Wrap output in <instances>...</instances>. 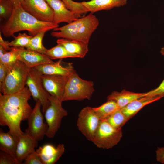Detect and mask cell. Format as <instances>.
<instances>
[{
    "instance_id": "1",
    "label": "cell",
    "mask_w": 164,
    "mask_h": 164,
    "mask_svg": "<svg viewBox=\"0 0 164 164\" xmlns=\"http://www.w3.org/2000/svg\"><path fill=\"white\" fill-rule=\"evenodd\" d=\"M32 96L27 87L13 94H0V124L8 126L17 142L24 133L20 124L27 119L32 109L28 103Z\"/></svg>"
},
{
    "instance_id": "2",
    "label": "cell",
    "mask_w": 164,
    "mask_h": 164,
    "mask_svg": "<svg viewBox=\"0 0 164 164\" xmlns=\"http://www.w3.org/2000/svg\"><path fill=\"white\" fill-rule=\"evenodd\" d=\"M59 27L53 22L40 21L26 12L21 5H15L13 12L6 22L0 26V30L6 37L13 36L15 33L28 32L34 36L38 33L47 32Z\"/></svg>"
},
{
    "instance_id": "3",
    "label": "cell",
    "mask_w": 164,
    "mask_h": 164,
    "mask_svg": "<svg viewBox=\"0 0 164 164\" xmlns=\"http://www.w3.org/2000/svg\"><path fill=\"white\" fill-rule=\"evenodd\" d=\"M99 24L97 18L90 13L63 26L54 29L51 35L53 37L77 41L88 44L91 35Z\"/></svg>"
},
{
    "instance_id": "4",
    "label": "cell",
    "mask_w": 164,
    "mask_h": 164,
    "mask_svg": "<svg viewBox=\"0 0 164 164\" xmlns=\"http://www.w3.org/2000/svg\"><path fill=\"white\" fill-rule=\"evenodd\" d=\"M94 91V82L82 79L74 69L69 76L62 101L89 100Z\"/></svg>"
},
{
    "instance_id": "5",
    "label": "cell",
    "mask_w": 164,
    "mask_h": 164,
    "mask_svg": "<svg viewBox=\"0 0 164 164\" xmlns=\"http://www.w3.org/2000/svg\"><path fill=\"white\" fill-rule=\"evenodd\" d=\"M29 68L25 64L18 60L9 70L4 82L0 87L4 94L18 92L25 87Z\"/></svg>"
},
{
    "instance_id": "6",
    "label": "cell",
    "mask_w": 164,
    "mask_h": 164,
    "mask_svg": "<svg viewBox=\"0 0 164 164\" xmlns=\"http://www.w3.org/2000/svg\"><path fill=\"white\" fill-rule=\"evenodd\" d=\"M122 137L121 128H115L102 120L91 141L99 148L109 149L116 145Z\"/></svg>"
},
{
    "instance_id": "7",
    "label": "cell",
    "mask_w": 164,
    "mask_h": 164,
    "mask_svg": "<svg viewBox=\"0 0 164 164\" xmlns=\"http://www.w3.org/2000/svg\"><path fill=\"white\" fill-rule=\"evenodd\" d=\"M50 104L45 112V118L48 125L46 135L53 138L59 129L62 118L67 115L68 112L63 107L62 101L50 95Z\"/></svg>"
},
{
    "instance_id": "8",
    "label": "cell",
    "mask_w": 164,
    "mask_h": 164,
    "mask_svg": "<svg viewBox=\"0 0 164 164\" xmlns=\"http://www.w3.org/2000/svg\"><path fill=\"white\" fill-rule=\"evenodd\" d=\"M101 121L93 107L87 106L80 112L77 125L81 133L88 140L91 141Z\"/></svg>"
},
{
    "instance_id": "9",
    "label": "cell",
    "mask_w": 164,
    "mask_h": 164,
    "mask_svg": "<svg viewBox=\"0 0 164 164\" xmlns=\"http://www.w3.org/2000/svg\"><path fill=\"white\" fill-rule=\"evenodd\" d=\"M26 85L33 99L40 102L43 112L44 113L50 104V95L43 87L40 75L33 68L28 70Z\"/></svg>"
},
{
    "instance_id": "10",
    "label": "cell",
    "mask_w": 164,
    "mask_h": 164,
    "mask_svg": "<svg viewBox=\"0 0 164 164\" xmlns=\"http://www.w3.org/2000/svg\"><path fill=\"white\" fill-rule=\"evenodd\" d=\"M41 107L40 101H36L35 106L27 119L28 127L25 132L37 141L43 140L48 129V125L44 121L43 116L41 111Z\"/></svg>"
},
{
    "instance_id": "11",
    "label": "cell",
    "mask_w": 164,
    "mask_h": 164,
    "mask_svg": "<svg viewBox=\"0 0 164 164\" xmlns=\"http://www.w3.org/2000/svg\"><path fill=\"white\" fill-rule=\"evenodd\" d=\"M21 5L26 12L38 20L53 22L54 12L45 0H24Z\"/></svg>"
},
{
    "instance_id": "12",
    "label": "cell",
    "mask_w": 164,
    "mask_h": 164,
    "mask_svg": "<svg viewBox=\"0 0 164 164\" xmlns=\"http://www.w3.org/2000/svg\"><path fill=\"white\" fill-rule=\"evenodd\" d=\"M40 77L43 87L46 91L50 95L62 101L69 76L58 75H41Z\"/></svg>"
},
{
    "instance_id": "13",
    "label": "cell",
    "mask_w": 164,
    "mask_h": 164,
    "mask_svg": "<svg viewBox=\"0 0 164 164\" xmlns=\"http://www.w3.org/2000/svg\"><path fill=\"white\" fill-rule=\"evenodd\" d=\"M15 47L17 53L18 60L24 63L29 69L54 62L45 54L25 48Z\"/></svg>"
},
{
    "instance_id": "14",
    "label": "cell",
    "mask_w": 164,
    "mask_h": 164,
    "mask_svg": "<svg viewBox=\"0 0 164 164\" xmlns=\"http://www.w3.org/2000/svg\"><path fill=\"white\" fill-rule=\"evenodd\" d=\"M62 59L51 63L41 65L33 68L40 75H58L69 76L74 69L72 63L64 66Z\"/></svg>"
},
{
    "instance_id": "15",
    "label": "cell",
    "mask_w": 164,
    "mask_h": 164,
    "mask_svg": "<svg viewBox=\"0 0 164 164\" xmlns=\"http://www.w3.org/2000/svg\"><path fill=\"white\" fill-rule=\"evenodd\" d=\"M65 150L63 144L55 147L53 145L45 144L40 146L36 151L43 164H55L61 157Z\"/></svg>"
},
{
    "instance_id": "16",
    "label": "cell",
    "mask_w": 164,
    "mask_h": 164,
    "mask_svg": "<svg viewBox=\"0 0 164 164\" xmlns=\"http://www.w3.org/2000/svg\"><path fill=\"white\" fill-rule=\"evenodd\" d=\"M54 12L53 22L59 24L62 22L70 23L78 18L69 10L61 0H45Z\"/></svg>"
},
{
    "instance_id": "17",
    "label": "cell",
    "mask_w": 164,
    "mask_h": 164,
    "mask_svg": "<svg viewBox=\"0 0 164 164\" xmlns=\"http://www.w3.org/2000/svg\"><path fill=\"white\" fill-rule=\"evenodd\" d=\"M128 0H91L82 2L88 12L93 13L103 10H109L126 5Z\"/></svg>"
},
{
    "instance_id": "18",
    "label": "cell",
    "mask_w": 164,
    "mask_h": 164,
    "mask_svg": "<svg viewBox=\"0 0 164 164\" xmlns=\"http://www.w3.org/2000/svg\"><path fill=\"white\" fill-rule=\"evenodd\" d=\"M37 145V141L24 132L17 143L15 151L16 158L21 163L29 154L35 150Z\"/></svg>"
},
{
    "instance_id": "19",
    "label": "cell",
    "mask_w": 164,
    "mask_h": 164,
    "mask_svg": "<svg viewBox=\"0 0 164 164\" xmlns=\"http://www.w3.org/2000/svg\"><path fill=\"white\" fill-rule=\"evenodd\" d=\"M160 99V98L157 97L144 96L134 100L120 109L130 119L144 106Z\"/></svg>"
},
{
    "instance_id": "20",
    "label": "cell",
    "mask_w": 164,
    "mask_h": 164,
    "mask_svg": "<svg viewBox=\"0 0 164 164\" xmlns=\"http://www.w3.org/2000/svg\"><path fill=\"white\" fill-rule=\"evenodd\" d=\"M145 93H135L123 89L121 92L113 91L107 97V101L112 100L121 109L136 99L144 96Z\"/></svg>"
},
{
    "instance_id": "21",
    "label": "cell",
    "mask_w": 164,
    "mask_h": 164,
    "mask_svg": "<svg viewBox=\"0 0 164 164\" xmlns=\"http://www.w3.org/2000/svg\"><path fill=\"white\" fill-rule=\"evenodd\" d=\"M56 42L77 58H83L88 51V44L81 42L61 38L58 39Z\"/></svg>"
},
{
    "instance_id": "22",
    "label": "cell",
    "mask_w": 164,
    "mask_h": 164,
    "mask_svg": "<svg viewBox=\"0 0 164 164\" xmlns=\"http://www.w3.org/2000/svg\"><path fill=\"white\" fill-rule=\"evenodd\" d=\"M17 143V142L9 131L5 133L2 128H0L1 150L8 153L15 159L18 160L15 156V151Z\"/></svg>"
},
{
    "instance_id": "23",
    "label": "cell",
    "mask_w": 164,
    "mask_h": 164,
    "mask_svg": "<svg viewBox=\"0 0 164 164\" xmlns=\"http://www.w3.org/2000/svg\"><path fill=\"white\" fill-rule=\"evenodd\" d=\"M94 111L99 116L101 120L105 119L118 109L116 102L112 100H108L101 106L93 107Z\"/></svg>"
},
{
    "instance_id": "24",
    "label": "cell",
    "mask_w": 164,
    "mask_h": 164,
    "mask_svg": "<svg viewBox=\"0 0 164 164\" xmlns=\"http://www.w3.org/2000/svg\"><path fill=\"white\" fill-rule=\"evenodd\" d=\"M45 55L52 60L77 58L76 56L69 52L63 46L59 44L50 49H47Z\"/></svg>"
},
{
    "instance_id": "25",
    "label": "cell",
    "mask_w": 164,
    "mask_h": 164,
    "mask_svg": "<svg viewBox=\"0 0 164 164\" xmlns=\"http://www.w3.org/2000/svg\"><path fill=\"white\" fill-rule=\"evenodd\" d=\"M129 119L127 117L120 109H118L105 119L114 128H121Z\"/></svg>"
},
{
    "instance_id": "26",
    "label": "cell",
    "mask_w": 164,
    "mask_h": 164,
    "mask_svg": "<svg viewBox=\"0 0 164 164\" xmlns=\"http://www.w3.org/2000/svg\"><path fill=\"white\" fill-rule=\"evenodd\" d=\"M46 32H41L33 36L26 48L45 54L47 49L43 46L42 40Z\"/></svg>"
},
{
    "instance_id": "27",
    "label": "cell",
    "mask_w": 164,
    "mask_h": 164,
    "mask_svg": "<svg viewBox=\"0 0 164 164\" xmlns=\"http://www.w3.org/2000/svg\"><path fill=\"white\" fill-rule=\"evenodd\" d=\"M67 8L74 13L77 18L83 14L88 12L82 2H77L72 0H61Z\"/></svg>"
},
{
    "instance_id": "28",
    "label": "cell",
    "mask_w": 164,
    "mask_h": 164,
    "mask_svg": "<svg viewBox=\"0 0 164 164\" xmlns=\"http://www.w3.org/2000/svg\"><path fill=\"white\" fill-rule=\"evenodd\" d=\"M18 54L15 47H11V50L7 51L1 58L0 63L10 67L18 60Z\"/></svg>"
},
{
    "instance_id": "29",
    "label": "cell",
    "mask_w": 164,
    "mask_h": 164,
    "mask_svg": "<svg viewBox=\"0 0 164 164\" xmlns=\"http://www.w3.org/2000/svg\"><path fill=\"white\" fill-rule=\"evenodd\" d=\"M33 36L26 33H19L16 36H14V39L9 42L10 46L26 48L28 46Z\"/></svg>"
},
{
    "instance_id": "30",
    "label": "cell",
    "mask_w": 164,
    "mask_h": 164,
    "mask_svg": "<svg viewBox=\"0 0 164 164\" xmlns=\"http://www.w3.org/2000/svg\"><path fill=\"white\" fill-rule=\"evenodd\" d=\"M15 5L10 0H0V16L8 19L11 15Z\"/></svg>"
},
{
    "instance_id": "31",
    "label": "cell",
    "mask_w": 164,
    "mask_h": 164,
    "mask_svg": "<svg viewBox=\"0 0 164 164\" xmlns=\"http://www.w3.org/2000/svg\"><path fill=\"white\" fill-rule=\"evenodd\" d=\"M144 96L155 97L161 99L164 97V79L157 88L145 93Z\"/></svg>"
},
{
    "instance_id": "32",
    "label": "cell",
    "mask_w": 164,
    "mask_h": 164,
    "mask_svg": "<svg viewBox=\"0 0 164 164\" xmlns=\"http://www.w3.org/2000/svg\"><path fill=\"white\" fill-rule=\"evenodd\" d=\"M24 164H43L35 150L29 154L24 160Z\"/></svg>"
},
{
    "instance_id": "33",
    "label": "cell",
    "mask_w": 164,
    "mask_h": 164,
    "mask_svg": "<svg viewBox=\"0 0 164 164\" xmlns=\"http://www.w3.org/2000/svg\"><path fill=\"white\" fill-rule=\"evenodd\" d=\"M21 163L8 153L2 151L0 153V164H20Z\"/></svg>"
},
{
    "instance_id": "34",
    "label": "cell",
    "mask_w": 164,
    "mask_h": 164,
    "mask_svg": "<svg viewBox=\"0 0 164 164\" xmlns=\"http://www.w3.org/2000/svg\"><path fill=\"white\" fill-rule=\"evenodd\" d=\"M9 67L0 63V87L4 82L7 74Z\"/></svg>"
},
{
    "instance_id": "35",
    "label": "cell",
    "mask_w": 164,
    "mask_h": 164,
    "mask_svg": "<svg viewBox=\"0 0 164 164\" xmlns=\"http://www.w3.org/2000/svg\"><path fill=\"white\" fill-rule=\"evenodd\" d=\"M157 161L162 164H164V147H158L155 151Z\"/></svg>"
},
{
    "instance_id": "36",
    "label": "cell",
    "mask_w": 164,
    "mask_h": 164,
    "mask_svg": "<svg viewBox=\"0 0 164 164\" xmlns=\"http://www.w3.org/2000/svg\"><path fill=\"white\" fill-rule=\"evenodd\" d=\"M1 32H0V45L2 46L7 51H10L11 50V47L9 45V42L4 40L1 35Z\"/></svg>"
},
{
    "instance_id": "37",
    "label": "cell",
    "mask_w": 164,
    "mask_h": 164,
    "mask_svg": "<svg viewBox=\"0 0 164 164\" xmlns=\"http://www.w3.org/2000/svg\"><path fill=\"white\" fill-rule=\"evenodd\" d=\"M7 52V51L1 45H0V58H1Z\"/></svg>"
},
{
    "instance_id": "38",
    "label": "cell",
    "mask_w": 164,
    "mask_h": 164,
    "mask_svg": "<svg viewBox=\"0 0 164 164\" xmlns=\"http://www.w3.org/2000/svg\"><path fill=\"white\" fill-rule=\"evenodd\" d=\"M14 4L15 6L21 5V3L24 0H10Z\"/></svg>"
},
{
    "instance_id": "39",
    "label": "cell",
    "mask_w": 164,
    "mask_h": 164,
    "mask_svg": "<svg viewBox=\"0 0 164 164\" xmlns=\"http://www.w3.org/2000/svg\"><path fill=\"white\" fill-rule=\"evenodd\" d=\"M160 53L162 55L164 56V46L161 48Z\"/></svg>"
}]
</instances>
